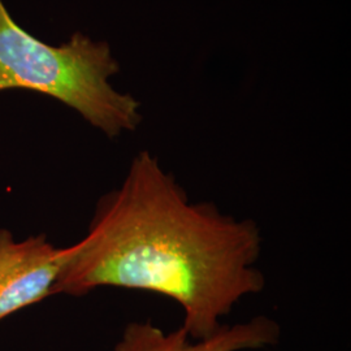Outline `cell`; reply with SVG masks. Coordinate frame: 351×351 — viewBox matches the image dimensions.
Masks as SVG:
<instances>
[{
  "label": "cell",
  "mask_w": 351,
  "mask_h": 351,
  "mask_svg": "<svg viewBox=\"0 0 351 351\" xmlns=\"http://www.w3.org/2000/svg\"><path fill=\"white\" fill-rule=\"evenodd\" d=\"M263 239L251 219L193 202L149 151L134 156L120 186L103 195L85 237L72 246L55 294L99 288L156 294L182 308V328L207 339L243 298L265 287Z\"/></svg>",
  "instance_id": "cell-1"
},
{
  "label": "cell",
  "mask_w": 351,
  "mask_h": 351,
  "mask_svg": "<svg viewBox=\"0 0 351 351\" xmlns=\"http://www.w3.org/2000/svg\"><path fill=\"white\" fill-rule=\"evenodd\" d=\"M281 329L268 316L259 315L245 323L221 326L207 339H193L181 326L165 332L151 320L133 322L124 328L114 351H246L275 346Z\"/></svg>",
  "instance_id": "cell-4"
},
{
  "label": "cell",
  "mask_w": 351,
  "mask_h": 351,
  "mask_svg": "<svg viewBox=\"0 0 351 351\" xmlns=\"http://www.w3.org/2000/svg\"><path fill=\"white\" fill-rule=\"evenodd\" d=\"M71 251L45 234L19 241L0 229V322L53 295Z\"/></svg>",
  "instance_id": "cell-3"
},
{
  "label": "cell",
  "mask_w": 351,
  "mask_h": 351,
  "mask_svg": "<svg viewBox=\"0 0 351 351\" xmlns=\"http://www.w3.org/2000/svg\"><path fill=\"white\" fill-rule=\"evenodd\" d=\"M117 72L106 42L75 33L62 46H50L17 25L0 0V91L24 88L52 97L113 138L142 121L139 101L108 82Z\"/></svg>",
  "instance_id": "cell-2"
}]
</instances>
